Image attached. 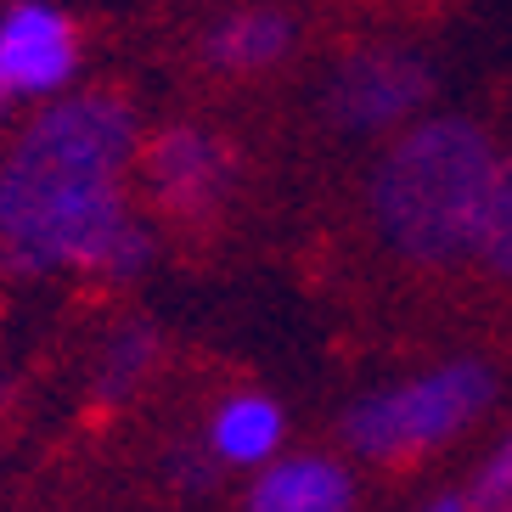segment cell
Segmentation results:
<instances>
[{"instance_id": "cell-1", "label": "cell", "mask_w": 512, "mask_h": 512, "mask_svg": "<svg viewBox=\"0 0 512 512\" xmlns=\"http://www.w3.org/2000/svg\"><path fill=\"white\" fill-rule=\"evenodd\" d=\"M136 158V113L124 96H62L23 124L0 158V259L17 276L102 271L136 220L124 169Z\"/></svg>"}, {"instance_id": "cell-2", "label": "cell", "mask_w": 512, "mask_h": 512, "mask_svg": "<svg viewBox=\"0 0 512 512\" xmlns=\"http://www.w3.org/2000/svg\"><path fill=\"white\" fill-rule=\"evenodd\" d=\"M496 169V147L473 119L411 124L372 169L377 231L417 265L473 254Z\"/></svg>"}, {"instance_id": "cell-3", "label": "cell", "mask_w": 512, "mask_h": 512, "mask_svg": "<svg viewBox=\"0 0 512 512\" xmlns=\"http://www.w3.org/2000/svg\"><path fill=\"white\" fill-rule=\"evenodd\" d=\"M496 394V377L484 366L462 361V366H439V372L417 377V383H400V389H383L372 400L349 411L344 434L349 445L372 462H406V456L434 451L439 439H451L456 428L479 417Z\"/></svg>"}, {"instance_id": "cell-4", "label": "cell", "mask_w": 512, "mask_h": 512, "mask_svg": "<svg viewBox=\"0 0 512 512\" xmlns=\"http://www.w3.org/2000/svg\"><path fill=\"white\" fill-rule=\"evenodd\" d=\"M434 91V74L422 68V57L394 46H366L349 51L327 79V119L338 130H355V136H372V130H394L406 124L411 113H422Z\"/></svg>"}, {"instance_id": "cell-5", "label": "cell", "mask_w": 512, "mask_h": 512, "mask_svg": "<svg viewBox=\"0 0 512 512\" xmlns=\"http://www.w3.org/2000/svg\"><path fill=\"white\" fill-rule=\"evenodd\" d=\"M79 68V34L74 23L46 6V0H23L0 17V79L12 96H57Z\"/></svg>"}, {"instance_id": "cell-6", "label": "cell", "mask_w": 512, "mask_h": 512, "mask_svg": "<svg viewBox=\"0 0 512 512\" xmlns=\"http://www.w3.org/2000/svg\"><path fill=\"white\" fill-rule=\"evenodd\" d=\"M141 169H147L152 197L169 214H203L231 186V147L209 130H197V124H175V130L147 141Z\"/></svg>"}, {"instance_id": "cell-7", "label": "cell", "mask_w": 512, "mask_h": 512, "mask_svg": "<svg viewBox=\"0 0 512 512\" xmlns=\"http://www.w3.org/2000/svg\"><path fill=\"white\" fill-rule=\"evenodd\" d=\"M349 501H355V484L338 462L293 456V462H276L271 473H259L248 512H349Z\"/></svg>"}, {"instance_id": "cell-8", "label": "cell", "mask_w": 512, "mask_h": 512, "mask_svg": "<svg viewBox=\"0 0 512 512\" xmlns=\"http://www.w3.org/2000/svg\"><path fill=\"white\" fill-rule=\"evenodd\" d=\"M287 51H293V17L265 12V6L231 12L203 34V57H209V68H220V74H259V68L282 62Z\"/></svg>"}, {"instance_id": "cell-9", "label": "cell", "mask_w": 512, "mask_h": 512, "mask_svg": "<svg viewBox=\"0 0 512 512\" xmlns=\"http://www.w3.org/2000/svg\"><path fill=\"white\" fill-rule=\"evenodd\" d=\"M276 439H282V411L259 394H242L214 417V451L226 462H259V456L276 451Z\"/></svg>"}, {"instance_id": "cell-10", "label": "cell", "mask_w": 512, "mask_h": 512, "mask_svg": "<svg viewBox=\"0 0 512 512\" xmlns=\"http://www.w3.org/2000/svg\"><path fill=\"white\" fill-rule=\"evenodd\" d=\"M473 254H479L496 276H512V158L496 169V186H490V203H484Z\"/></svg>"}, {"instance_id": "cell-11", "label": "cell", "mask_w": 512, "mask_h": 512, "mask_svg": "<svg viewBox=\"0 0 512 512\" xmlns=\"http://www.w3.org/2000/svg\"><path fill=\"white\" fill-rule=\"evenodd\" d=\"M152 361V332L147 327H124L113 344H107V361H102V394H124L136 389L141 372Z\"/></svg>"}, {"instance_id": "cell-12", "label": "cell", "mask_w": 512, "mask_h": 512, "mask_svg": "<svg viewBox=\"0 0 512 512\" xmlns=\"http://www.w3.org/2000/svg\"><path fill=\"white\" fill-rule=\"evenodd\" d=\"M473 507L479 512H496V507H507L512 501V434L501 439L496 445V456H490V462H484V473H479V484H473Z\"/></svg>"}, {"instance_id": "cell-13", "label": "cell", "mask_w": 512, "mask_h": 512, "mask_svg": "<svg viewBox=\"0 0 512 512\" xmlns=\"http://www.w3.org/2000/svg\"><path fill=\"white\" fill-rule=\"evenodd\" d=\"M428 512H473V501H462V496H439Z\"/></svg>"}, {"instance_id": "cell-14", "label": "cell", "mask_w": 512, "mask_h": 512, "mask_svg": "<svg viewBox=\"0 0 512 512\" xmlns=\"http://www.w3.org/2000/svg\"><path fill=\"white\" fill-rule=\"evenodd\" d=\"M17 96H12V85H6V79H0V113H6V107H12Z\"/></svg>"}, {"instance_id": "cell-15", "label": "cell", "mask_w": 512, "mask_h": 512, "mask_svg": "<svg viewBox=\"0 0 512 512\" xmlns=\"http://www.w3.org/2000/svg\"><path fill=\"white\" fill-rule=\"evenodd\" d=\"M496 512H512V501H507V507H496Z\"/></svg>"}]
</instances>
